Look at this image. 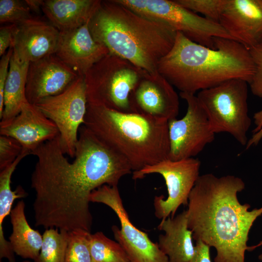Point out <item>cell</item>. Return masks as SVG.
<instances>
[{
	"instance_id": "obj_1",
	"label": "cell",
	"mask_w": 262,
	"mask_h": 262,
	"mask_svg": "<svg viewBox=\"0 0 262 262\" xmlns=\"http://www.w3.org/2000/svg\"><path fill=\"white\" fill-rule=\"evenodd\" d=\"M32 154L37 158L31 177L35 192V226L46 229L90 232L91 193L105 184L117 186L123 176L132 173L122 155L83 125L73 162L65 156L59 136L41 145Z\"/></svg>"
},
{
	"instance_id": "obj_2",
	"label": "cell",
	"mask_w": 262,
	"mask_h": 262,
	"mask_svg": "<svg viewBox=\"0 0 262 262\" xmlns=\"http://www.w3.org/2000/svg\"><path fill=\"white\" fill-rule=\"evenodd\" d=\"M245 188L243 180L233 175H200L188 198V227L193 238L214 247V262H245L248 234L262 214V207L249 211L237 194Z\"/></svg>"
},
{
	"instance_id": "obj_3",
	"label": "cell",
	"mask_w": 262,
	"mask_h": 262,
	"mask_svg": "<svg viewBox=\"0 0 262 262\" xmlns=\"http://www.w3.org/2000/svg\"><path fill=\"white\" fill-rule=\"evenodd\" d=\"M215 48L194 42L177 32L157 71L180 92L195 94L227 81L251 82L255 66L249 50L234 40L214 37Z\"/></svg>"
},
{
	"instance_id": "obj_4",
	"label": "cell",
	"mask_w": 262,
	"mask_h": 262,
	"mask_svg": "<svg viewBox=\"0 0 262 262\" xmlns=\"http://www.w3.org/2000/svg\"><path fill=\"white\" fill-rule=\"evenodd\" d=\"M91 33L110 53L149 73L157 72L160 60L171 50L177 32L149 19L116 0L101 1L89 22Z\"/></svg>"
},
{
	"instance_id": "obj_5",
	"label": "cell",
	"mask_w": 262,
	"mask_h": 262,
	"mask_svg": "<svg viewBox=\"0 0 262 262\" xmlns=\"http://www.w3.org/2000/svg\"><path fill=\"white\" fill-rule=\"evenodd\" d=\"M83 125L122 155L132 172L168 159L167 121L87 104Z\"/></svg>"
},
{
	"instance_id": "obj_6",
	"label": "cell",
	"mask_w": 262,
	"mask_h": 262,
	"mask_svg": "<svg viewBox=\"0 0 262 262\" xmlns=\"http://www.w3.org/2000/svg\"><path fill=\"white\" fill-rule=\"evenodd\" d=\"M145 72L128 60L109 53L84 76L87 104L131 112L130 94Z\"/></svg>"
},
{
	"instance_id": "obj_7",
	"label": "cell",
	"mask_w": 262,
	"mask_h": 262,
	"mask_svg": "<svg viewBox=\"0 0 262 262\" xmlns=\"http://www.w3.org/2000/svg\"><path fill=\"white\" fill-rule=\"evenodd\" d=\"M248 82L239 79L198 92L196 97L215 133L226 132L246 146L251 124L248 115Z\"/></svg>"
},
{
	"instance_id": "obj_8",
	"label": "cell",
	"mask_w": 262,
	"mask_h": 262,
	"mask_svg": "<svg viewBox=\"0 0 262 262\" xmlns=\"http://www.w3.org/2000/svg\"><path fill=\"white\" fill-rule=\"evenodd\" d=\"M139 14L163 23L192 41L214 49V37L233 40L219 23L183 7L175 0H116Z\"/></svg>"
},
{
	"instance_id": "obj_9",
	"label": "cell",
	"mask_w": 262,
	"mask_h": 262,
	"mask_svg": "<svg viewBox=\"0 0 262 262\" xmlns=\"http://www.w3.org/2000/svg\"><path fill=\"white\" fill-rule=\"evenodd\" d=\"M87 103L84 77L80 76L63 92L35 104L56 125L61 147L65 154L72 158L79 129L84 123Z\"/></svg>"
},
{
	"instance_id": "obj_10",
	"label": "cell",
	"mask_w": 262,
	"mask_h": 262,
	"mask_svg": "<svg viewBox=\"0 0 262 262\" xmlns=\"http://www.w3.org/2000/svg\"><path fill=\"white\" fill-rule=\"evenodd\" d=\"M200 160L195 158L177 161L167 159L132 172V179H141L154 173L163 177L168 196L166 199L163 195L156 196L153 202L156 217L163 220L174 217L180 205H188L190 194L200 176Z\"/></svg>"
},
{
	"instance_id": "obj_11",
	"label": "cell",
	"mask_w": 262,
	"mask_h": 262,
	"mask_svg": "<svg viewBox=\"0 0 262 262\" xmlns=\"http://www.w3.org/2000/svg\"><path fill=\"white\" fill-rule=\"evenodd\" d=\"M90 202L101 203L116 214L120 229L113 226L114 237L125 249L130 262H169L167 256L145 232L130 221L123 205L117 186L103 185L91 194Z\"/></svg>"
},
{
	"instance_id": "obj_12",
	"label": "cell",
	"mask_w": 262,
	"mask_h": 262,
	"mask_svg": "<svg viewBox=\"0 0 262 262\" xmlns=\"http://www.w3.org/2000/svg\"><path fill=\"white\" fill-rule=\"evenodd\" d=\"M187 104L184 116L168 121L170 150L172 161L194 158L214 139L215 133L195 94L180 92Z\"/></svg>"
},
{
	"instance_id": "obj_13",
	"label": "cell",
	"mask_w": 262,
	"mask_h": 262,
	"mask_svg": "<svg viewBox=\"0 0 262 262\" xmlns=\"http://www.w3.org/2000/svg\"><path fill=\"white\" fill-rule=\"evenodd\" d=\"M131 112L169 120L179 112V96L174 86L158 72H145L129 98Z\"/></svg>"
},
{
	"instance_id": "obj_14",
	"label": "cell",
	"mask_w": 262,
	"mask_h": 262,
	"mask_svg": "<svg viewBox=\"0 0 262 262\" xmlns=\"http://www.w3.org/2000/svg\"><path fill=\"white\" fill-rule=\"evenodd\" d=\"M79 76L55 54L30 63L26 98L35 105L46 98L63 92Z\"/></svg>"
},
{
	"instance_id": "obj_15",
	"label": "cell",
	"mask_w": 262,
	"mask_h": 262,
	"mask_svg": "<svg viewBox=\"0 0 262 262\" xmlns=\"http://www.w3.org/2000/svg\"><path fill=\"white\" fill-rule=\"evenodd\" d=\"M89 22L79 28L60 32L55 53L79 76H84L94 64L109 53L104 46L93 37Z\"/></svg>"
},
{
	"instance_id": "obj_16",
	"label": "cell",
	"mask_w": 262,
	"mask_h": 262,
	"mask_svg": "<svg viewBox=\"0 0 262 262\" xmlns=\"http://www.w3.org/2000/svg\"><path fill=\"white\" fill-rule=\"evenodd\" d=\"M219 23L249 50L262 41V0H228Z\"/></svg>"
},
{
	"instance_id": "obj_17",
	"label": "cell",
	"mask_w": 262,
	"mask_h": 262,
	"mask_svg": "<svg viewBox=\"0 0 262 262\" xmlns=\"http://www.w3.org/2000/svg\"><path fill=\"white\" fill-rule=\"evenodd\" d=\"M59 37L51 23L32 17L15 24L12 47L21 61L30 63L54 54Z\"/></svg>"
},
{
	"instance_id": "obj_18",
	"label": "cell",
	"mask_w": 262,
	"mask_h": 262,
	"mask_svg": "<svg viewBox=\"0 0 262 262\" xmlns=\"http://www.w3.org/2000/svg\"><path fill=\"white\" fill-rule=\"evenodd\" d=\"M0 134L15 139L32 154L41 145L59 137V131L35 105L27 101L11 121L0 126Z\"/></svg>"
},
{
	"instance_id": "obj_19",
	"label": "cell",
	"mask_w": 262,
	"mask_h": 262,
	"mask_svg": "<svg viewBox=\"0 0 262 262\" xmlns=\"http://www.w3.org/2000/svg\"><path fill=\"white\" fill-rule=\"evenodd\" d=\"M158 229L164 232L159 235L158 245L169 262H188L192 259L195 246L192 231L188 227L187 210L161 220Z\"/></svg>"
},
{
	"instance_id": "obj_20",
	"label": "cell",
	"mask_w": 262,
	"mask_h": 262,
	"mask_svg": "<svg viewBox=\"0 0 262 262\" xmlns=\"http://www.w3.org/2000/svg\"><path fill=\"white\" fill-rule=\"evenodd\" d=\"M98 0H44L42 11L60 32L79 28L88 22L99 7Z\"/></svg>"
},
{
	"instance_id": "obj_21",
	"label": "cell",
	"mask_w": 262,
	"mask_h": 262,
	"mask_svg": "<svg viewBox=\"0 0 262 262\" xmlns=\"http://www.w3.org/2000/svg\"><path fill=\"white\" fill-rule=\"evenodd\" d=\"M29 63L21 61L14 51L11 57L4 91V107L0 126L11 121L20 112L22 104L28 101L26 84Z\"/></svg>"
},
{
	"instance_id": "obj_22",
	"label": "cell",
	"mask_w": 262,
	"mask_h": 262,
	"mask_svg": "<svg viewBox=\"0 0 262 262\" xmlns=\"http://www.w3.org/2000/svg\"><path fill=\"white\" fill-rule=\"evenodd\" d=\"M25 203L19 201L10 213L13 231L9 242L14 253L24 259L36 261L41 250L43 236L32 228L25 214Z\"/></svg>"
},
{
	"instance_id": "obj_23",
	"label": "cell",
	"mask_w": 262,
	"mask_h": 262,
	"mask_svg": "<svg viewBox=\"0 0 262 262\" xmlns=\"http://www.w3.org/2000/svg\"><path fill=\"white\" fill-rule=\"evenodd\" d=\"M31 154L30 151L24 148L15 161L0 172V258H6L9 262H15V258L10 242L4 238L3 222L6 216L10 214L14 201L17 198L25 197L28 195L20 185L14 191L12 190L11 177L19 162Z\"/></svg>"
},
{
	"instance_id": "obj_24",
	"label": "cell",
	"mask_w": 262,
	"mask_h": 262,
	"mask_svg": "<svg viewBox=\"0 0 262 262\" xmlns=\"http://www.w3.org/2000/svg\"><path fill=\"white\" fill-rule=\"evenodd\" d=\"M88 245L92 262H130L122 246L102 232L90 233Z\"/></svg>"
},
{
	"instance_id": "obj_25",
	"label": "cell",
	"mask_w": 262,
	"mask_h": 262,
	"mask_svg": "<svg viewBox=\"0 0 262 262\" xmlns=\"http://www.w3.org/2000/svg\"><path fill=\"white\" fill-rule=\"evenodd\" d=\"M39 256L35 262H65L69 232L58 229H46L43 234Z\"/></svg>"
},
{
	"instance_id": "obj_26",
	"label": "cell",
	"mask_w": 262,
	"mask_h": 262,
	"mask_svg": "<svg viewBox=\"0 0 262 262\" xmlns=\"http://www.w3.org/2000/svg\"><path fill=\"white\" fill-rule=\"evenodd\" d=\"M90 233L82 229L69 232L65 262H92L88 245Z\"/></svg>"
},
{
	"instance_id": "obj_27",
	"label": "cell",
	"mask_w": 262,
	"mask_h": 262,
	"mask_svg": "<svg viewBox=\"0 0 262 262\" xmlns=\"http://www.w3.org/2000/svg\"><path fill=\"white\" fill-rule=\"evenodd\" d=\"M31 12L25 0H0V24L20 23L33 17Z\"/></svg>"
},
{
	"instance_id": "obj_28",
	"label": "cell",
	"mask_w": 262,
	"mask_h": 262,
	"mask_svg": "<svg viewBox=\"0 0 262 262\" xmlns=\"http://www.w3.org/2000/svg\"><path fill=\"white\" fill-rule=\"evenodd\" d=\"M228 0H175L183 7L202 14L204 17L219 23Z\"/></svg>"
},
{
	"instance_id": "obj_29",
	"label": "cell",
	"mask_w": 262,
	"mask_h": 262,
	"mask_svg": "<svg viewBox=\"0 0 262 262\" xmlns=\"http://www.w3.org/2000/svg\"><path fill=\"white\" fill-rule=\"evenodd\" d=\"M23 148L15 139L0 135V171L11 165L21 153Z\"/></svg>"
},
{
	"instance_id": "obj_30",
	"label": "cell",
	"mask_w": 262,
	"mask_h": 262,
	"mask_svg": "<svg viewBox=\"0 0 262 262\" xmlns=\"http://www.w3.org/2000/svg\"><path fill=\"white\" fill-rule=\"evenodd\" d=\"M249 51L255 66L254 76L249 85L254 96L262 98V41Z\"/></svg>"
},
{
	"instance_id": "obj_31",
	"label": "cell",
	"mask_w": 262,
	"mask_h": 262,
	"mask_svg": "<svg viewBox=\"0 0 262 262\" xmlns=\"http://www.w3.org/2000/svg\"><path fill=\"white\" fill-rule=\"evenodd\" d=\"M13 53V48L11 47L1 56L0 61V117L2 115L3 111L4 87L8 76L10 59Z\"/></svg>"
},
{
	"instance_id": "obj_32",
	"label": "cell",
	"mask_w": 262,
	"mask_h": 262,
	"mask_svg": "<svg viewBox=\"0 0 262 262\" xmlns=\"http://www.w3.org/2000/svg\"><path fill=\"white\" fill-rule=\"evenodd\" d=\"M15 24H7L0 28V56H2L7 49L13 46Z\"/></svg>"
},
{
	"instance_id": "obj_33",
	"label": "cell",
	"mask_w": 262,
	"mask_h": 262,
	"mask_svg": "<svg viewBox=\"0 0 262 262\" xmlns=\"http://www.w3.org/2000/svg\"><path fill=\"white\" fill-rule=\"evenodd\" d=\"M253 119L255 127L253 130L252 136L246 146V149L257 146L262 139V108L254 114Z\"/></svg>"
},
{
	"instance_id": "obj_34",
	"label": "cell",
	"mask_w": 262,
	"mask_h": 262,
	"mask_svg": "<svg viewBox=\"0 0 262 262\" xmlns=\"http://www.w3.org/2000/svg\"><path fill=\"white\" fill-rule=\"evenodd\" d=\"M210 249V247L202 241H196L194 254L188 262H212Z\"/></svg>"
},
{
	"instance_id": "obj_35",
	"label": "cell",
	"mask_w": 262,
	"mask_h": 262,
	"mask_svg": "<svg viewBox=\"0 0 262 262\" xmlns=\"http://www.w3.org/2000/svg\"><path fill=\"white\" fill-rule=\"evenodd\" d=\"M44 0H25V2L31 11L36 13H40Z\"/></svg>"
},
{
	"instance_id": "obj_36",
	"label": "cell",
	"mask_w": 262,
	"mask_h": 262,
	"mask_svg": "<svg viewBox=\"0 0 262 262\" xmlns=\"http://www.w3.org/2000/svg\"><path fill=\"white\" fill-rule=\"evenodd\" d=\"M262 246V240L259 244H258L257 245L251 246H249L248 251H252V250L255 249V248H257L258 247H259L260 246Z\"/></svg>"
},
{
	"instance_id": "obj_37",
	"label": "cell",
	"mask_w": 262,
	"mask_h": 262,
	"mask_svg": "<svg viewBox=\"0 0 262 262\" xmlns=\"http://www.w3.org/2000/svg\"><path fill=\"white\" fill-rule=\"evenodd\" d=\"M258 258L260 261H262V254L259 255Z\"/></svg>"
},
{
	"instance_id": "obj_38",
	"label": "cell",
	"mask_w": 262,
	"mask_h": 262,
	"mask_svg": "<svg viewBox=\"0 0 262 262\" xmlns=\"http://www.w3.org/2000/svg\"><path fill=\"white\" fill-rule=\"evenodd\" d=\"M23 262H31L28 261H24Z\"/></svg>"
}]
</instances>
